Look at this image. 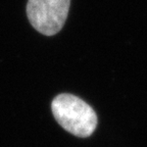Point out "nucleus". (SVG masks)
I'll list each match as a JSON object with an SVG mask.
<instances>
[{
    "label": "nucleus",
    "instance_id": "obj_2",
    "mask_svg": "<svg viewBox=\"0 0 147 147\" xmlns=\"http://www.w3.org/2000/svg\"><path fill=\"white\" fill-rule=\"evenodd\" d=\"M69 4L71 0H28L27 16L35 30L53 36L63 27Z\"/></svg>",
    "mask_w": 147,
    "mask_h": 147
},
{
    "label": "nucleus",
    "instance_id": "obj_1",
    "mask_svg": "<svg viewBox=\"0 0 147 147\" xmlns=\"http://www.w3.org/2000/svg\"><path fill=\"white\" fill-rule=\"evenodd\" d=\"M51 110L56 122L77 137H89L97 127L94 109L75 95L67 93L57 95L51 102Z\"/></svg>",
    "mask_w": 147,
    "mask_h": 147
}]
</instances>
